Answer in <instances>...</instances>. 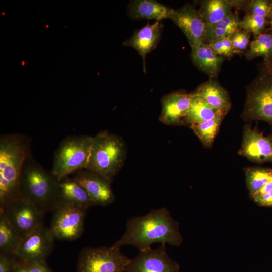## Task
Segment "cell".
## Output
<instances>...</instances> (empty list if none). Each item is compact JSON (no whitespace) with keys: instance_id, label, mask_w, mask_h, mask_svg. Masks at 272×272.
<instances>
[{"instance_id":"obj_7","label":"cell","mask_w":272,"mask_h":272,"mask_svg":"<svg viewBox=\"0 0 272 272\" xmlns=\"http://www.w3.org/2000/svg\"><path fill=\"white\" fill-rule=\"evenodd\" d=\"M129 260L112 246L86 247L79 254L77 272H125Z\"/></svg>"},{"instance_id":"obj_20","label":"cell","mask_w":272,"mask_h":272,"mask_svg":"<svg viewBox=\"0 0 272 272\" xmlns=\"http://www.w3.org/2000/svg\"><path fill=\"white\" fill-rule=\"evenodd\" d=\"M243 3L238 1L205 0L202 1L198 11L206 25H211L232 13L234 7L240 6Z\"/></svg>"},{"instance_id":"obj_32","label":"cell","mask_w":272,"mask_h":272,"mask_svg":"<svg viewBox=\"0 0 272 272\" xmlns=\"http://www.w3.org/2000/svg\"><path fill=\"white\" fill-rule=\"evenodd\" d=\"M13 255L11 253L1 251L0 272L14 271L16 263L12 256Z\"/></svg>"},{"instance_id":"obj_21","label":"cell","mask_w":272,"mask_h":272,"mask_svg":"<svg viewBox=\"0 0 272 272\" xmlns=\"http://www.w3.org/2000/svg\"><path fill=\"white\" fill-rule=\"evenodd\" d=\"M61 200L87 209L95 206L84 189L73 178L66 177L59 183Z\"/></svg>"},{"instance_id":"obj_1","label":"cell","mask_w":272,"mask_h":272,"mask_svg":"<svg viewBox=\"0 0 272 272\" xmlns=\"http://www.w3.org/2000/svg\"><path fill=\"white\" fill-rule=\"evenodd\" d=\"M182 240L178 223L167 208L162 207L152 209L144 215L130 218L125 232L112 246L120 249L132 245L141 251L151 248L154 243L178 246Z\"/></svg>"},{"instance_id":"obj_9","label":"cell","mask_w":272,"mask_h":272,"mask_svg":"<svg viewBox=\"0 0 272 272\" xmlns=\"http://www.w3.org/2000/svg\"><path fill=\"white\" fill-rule=\"evenodd\" d=\"M54 239L50 228L43 224L21 237L14 255L26 263L45 261Z\"/></svg>"},{"instance_id":"obj_12","label":"cell","mask_w":272,"mask_h":272,"mask_svg":"<svg viewBox=\"0 0 272 272\" xmlns=\"http://www.w3.org/2000/svg\"><path fill=\"white\" fill-rule=\"evenodd\" d=\"M238 154L255 163H272V134L264 136L250 124H245Z\"/></svg>"},{"instance_id":"obj_27","label":"cell","mask_w":272,"mask_h":272,"mask_svg":"<svg viewBox=\"0 0 272 272\" xmlns=\"http://www.w3.org/2000/svg\"><path fill=\"white\" fill-rule=\"evenodd\" d=\"M248 59L262 57L264 63L272 61V33H263L252 41L245 53Z\"/></svg>"},{"instance_id":"obj_30","label":"cell","mask_w":272,"mask_h":272,"mask_svg":"<svg viewBox=\"0 0 272 272\" xmlns=\"http://www.w3.org/2000/svg\"><path fill=\"white\" fill-rule=\"evenodd\" d=\"M214 52L224 57H231L236 53L230 38H224L211 41L207 44Z\"/></svg>"},{"instance_id":"obj_26","label":"cell","mask_w":272,"mask_h":272,"mask_svg":"<svg viewBox=\"0 0 272 272\" xmlns=\"http://www.w3.org/2000/svg\"><path fill=\"white\" fill-rule=\"evenodd\" d=\"M225 117L219 113L215 118L201 123L189 126L206 148H210L219 131L221 123Z\"/></svg>"},{"instance_id":"obj_2","label":"cell","mask_w":272,"mask_h":272,"mask_svg":"<svg viewBox=\"0 0 272 272\" xmlns=\"http://www.w3.org/2000/svg\"><path fill=\"white\" fill-rule=\"evenodd\" d=\"M31 140L19 133L0 136V207L20 197V180L26 159L31 156Z\"/></svg>"},{"instance_id":"obj_5","label":"cell","mask_w":272,"mask_h":272,"mask_svg":"<svg viewBox=\"0 0 272 272\" xmlns=\"http://www.w3.org/2000/svg\"><path fill=\"white\" fill-rule=\"evenodd\" d=\"M93 137L70 135L55 150L52 173L60 181L71 174L86 169L92 146Z\"/></svg>"},{"instance_id":"obj_4","label":"cell","mask_w":272,"mask_h":272,"mask_svg":"<svg viewBox=\"0 0 272 272\" xmlns=\"http://www.w3.org/2000/svg\"><path fill=\"white\" fill-rule=\"evenodd\" d=\"M123 140L107 130L93 137L86 169L94 172L110 183L121 168L126 156Z\"/></svg>"},{"instance_id":"obj_29","label":"cell","mask_w":272,"mask_h":272,"mask_svg":"<svg viewBox=\"0 0 272 272\" xmlns=\"http://www.w3.org/2000/svg\"><path fill=\"white\" fill-rule=\"evenodd\" d=\"M248 14L259 16L269 19L272 16V1L253 0L246 5Z\"/></svg>"},{"instance_id":"obj_35","label":"cell","mask_w":272,"mask_h":272,"mask_svg":"<svg viewBox=\"0 0 272 272\" xmlns=\"http://www.w3.org/2000/svg\"><path fill=\"white\" fill-rule=\"evenodd\" d=\"M272 190V180L266 183L259 191H258L255 196L253 197L256 196H258L262 195L264 194L268 193Z\"/></svg>"},{"instance_id":"obj_6","label":"cell","mask_w":272,"mask_h":272,"mask_svg":"<svg viewBox=\"0 0 272 272\" xmlns=\"http://www.w3.org/2000/svg\"><path fill=\"white\" fill-rule=\"evenodd\" d=\"M242 118L246 121L260 120L272 129V74L263 70L246 87Z\"/></svg>"},{"instance_id":"obj_38","label":"cell","mask_w":272,"mask_h":272,"mask_svg":"<svg viewBox=\"0 0 272 272\" xmlns=\"http://www.w3.org/2000/svg\"><path fill=\"white\" fill-rule=\"evenodd\" d=\"M269 23H270V27H271V28L272 29V16L270 17V18L269 19Z\"/></svg>"},{"instance_id":"obj_13","label":"cell","mask_w":272,"mask_h":272,"mask_svg":"<svg viewBox=\"0 0 272 272\" xmlns=\"http://www.w3.org/2000/svg\"><path fill=\"white\" fill-rule=\"evenodd\" d=\"M170 19L184 33L191 47L205 43L206 24L199 11L191 5L174 10Z\"/></svg>"},{"instance_id":"obj_16","label":"cell","mask_w":272,"mask_h":272,"mask_svg":"<svg viewBox=\"0 0 272 272\" xmlns=\"http://www.w3.org/2000/svg\"><path fill=\"white\" fill-rule=\"evenodd\" d=\"M162 30V25L159 21L152 24L148 23L142 28L136 30L132 36L123 43L124 45L133 47L138 51L142 58L145 73L146 55L157 47L161 39Z\"/></svg>"},{"instance_id":"obj_37","label":"cell","mask_w":272,"mask_h":272,"mask_svg":"<svg viewBox=\"0 0 272 272\" xmlns=\"http://www.w3.org/2000/svg\"><path fill=\"white\" fill-rule=\"evenodd\" d=\"M263 70L272 74V61L269 63H264Z\"/></svg>"},{"instance_id":"obj_31","label":"cell","mask_w":272,"mask_h":272,"mask_svg":"<svg viewBox=\"0 0 272 272\" xmlns=\"http://www.w3.org/2000/svg\"><path fill=\"white\" fill-rule=\"evenodd\" d=\"M251 33L246 30H237L230 37L233 47L236 52H240L247 48L249 44Z\"/></svg>"},{"instance_id":"obj_14","label":"cell","mask_w":272,"mask_h":272,"mask_svg":"<svg viewBox=\"0 0 272 272\" xmlns=\"http://www.w3.org/2000/svg\"><path fill=\"white\" fill-rule=\"evenodd\" d=\"M73 177L86 191L95 206H107L114 202L111 183L97 174L87 169L74 173Z\"/></svg>"},{"instance_id":"obj_34","label":"cell","mask_w":272,"mask_h":272,"mask_svg":"<svg viewBox=\"0 0 272 272\" xmlns=\"http://www.w3.org/2000/svg\"><path fill=\"white\" fill-rule=\"evenodd\" d=\"M252 199L260 206L272 207V190L262 195L254 197Z\"/></svg>"},{"instance_id":"obj_24","label":"cell","mask_w":272,"mask_h":272,"mask_svg":"<svg viewBox=\"0 0 272 272\" xmlns=\"http://www.w3.org/2000/svg\"><path fill=\"white\" fill-rule=\"evenodd\" d=\"M246 183L252 198L266 183L272 180V169L260 167L244 168Z\"/></svg>"},{"instance_id":"obj_23","label":"cell","mask_w":272,"mask_h":272,"mask_svg":"<svg viewBox=\"0 0 272 272\" xmlns=\"http://www.w3.org/2000/svg\"><path fill=\"white\" fill-rule=\"evenodd\" d=\"M193 94L191 106L182 120V125L190 126L201 123L215 118L219 113H221L209 105L194 92Z\"/></svg>"},{"instance_id":"obj_15","label":"cell","mask_w":272,"mask_h":272,"mask_svg":"<svg viewBox=\"0 0 272 272\" xmlns=\"http://www.w3.org/2000/svg\"><path fill=\"white\" fill-rule=\"evenodd\" d=\"M193 94L183 91L170 93L161 100L162 110L159 120L168 125H182L191 105Z\"/></svg>"},{"instance_id":"obj_19","label":"cell","mask_w":272,"mask_h":272,"mask_svg":"<svg viewBox=\"0 0 272 272\" xmlns=\"http://www.w3.org/2000/svg\"><path fill=\"white\" fill-rule=\"evenodd\" d=\"M191 47L194 64L208 75L210 79L216 77L225 57L216 54L209 45L205 43Z\"/></svg>"},{"instance_id":"obj_36","label":"cell","mask_w":272,"mask_h":272,"mask_svg":"<svg viewBox=\"0 0 272 272\" xmlns=\"http://www.w3.org/2000/svg\"><path fill=\"white\" fill-rule=\"evenodd\" d=\"M20 263H16V265L13 272H30L28 264L22 261Z\"/></svg>"},{"instance_id":"obj_17","label":"cell","mask_w":272,"mask_h":272,"mask_svg":"<svg viewBox=\"0 0 272 272\" xmlns=\"http://www.w3.org/2000/svg\"><path fill=\"white\" fill-rule=\"evenodd\" d=\"M194 93L209 105L225 116L231 108V102L228 92L213 79L200 84Z\"/></svg>"},{"instance_id":"obj_8","label":"cell","mask_w":272,"mask_h":272,"mask_svg":"<svg viewBox=\"0 0 272 272\" xmlns=\"http://www.w3.org/2000/svg\"><path fill=\"white\" fill-rule=\"evenodd\" d=\"M86 209L61 200L53 210L50 229L55 238L72 241L84 230Z\"/></svg>"},{"instance_id":"obj_10","label":"cell","mask_w":272,"mask_h":272,"mask_svg":"<svg viewBox=\"0 0 272 272\" xmlns=\"http://www.w3.org/2000/svg\"><path fill=\"white\" fill-rule=\"evenodd\" d=\"M0 210L22 237L43 224L44 213L21 196Z\"/></svg>"},{"instance_id":"obj_28","label":"cell","mask_w":272,"mask_h":272,"mask_svg":"<svg viewBox=\"0 0 272 272\" xmlns=\"http://www.w3.org/2000/svg\"><path fill=\"white\" fill-rule=\"evenodd\" d=\"M268 24V19L259 16L248 14L240 21L239 28L252 33L256 38L263 33Z\"/></svg>"},{"instance_id":"obj_18","label":"cell","mask_w":272,"mask_h":272,"mask_svg":"<svg viewBox=\"0 0 272 272\" xmlns=\"http://www.w3.org/2000/svg\"><path fill=\"white\" fill-rule=\"evenodd\" d=\"M128 14L134 19H155L159 21L170 19L174 10L154 0H134L130 1Z\"/></svg>"},{"instance_id":"obj_33","label":"cell","mask_w":272,"mask_h":272,"mask_svg":"<svg viewBox=\"0 0 272 272\" xmlns=\"http://www.w3.org/2000/svg\"><path fill=\"white\" fill-rule=\"evenodd\" d=\"M27 263L30 272H51L45 261Z\"/></svg>"},{"instance_id":"obj_11","label":"cell","mask_w":272,"mask_h":272,"mask_svg":"<svg viewBox=\"0 0 272 272\" xmlns=\"http://www.w3.org/2000/svg\"><path fill=\"white\" fill-rule=\"evenodd\" d=\"M125 272H179L178 266L169 256L166 245L139 251L130 259Z\"/></svg>"},{"instance_id":"obj_22","label":"cell","mask_w":272,"mask_h":272,"mask_svg":"<svg viewBox=\"0 0 272 272\" xmlns=\"http://www.w3.org/2000/svg\"><path fill=\"white\" fill-rule=\"evenodd\" d=\"M240 19L236 12H232L220 21L211 25H206L205 43L224 38H230L239 29Z\"/></svg>"},{"instance_id":"obj_3","label":"cell","mask_w":272,"mask_h":272,"mask_svg":"<svg viewBox=\"0 0 272 272\" xmlns=\"http://www.w3.org/2000/svg\"><path fill=\"white\" fill-rule=\"evenodd\" d=\"M60 181L31 156L25 161L20 180V196L44 213L53 211L61 202Z\"/></svg>"},{"instance_id":"obj_25","label":"cell","mask_w":272,"mask_h":272,"mask_svg":"<svg viewBox=\"0 0 272 272\" xmlns=\"http://www.w3.org/2000/svg\"><path fill=\"white\" fill-rule=\"evenodd\" d=\"M22 236L0 210V250L14 254Z\"/></svg>"}]
</instances>
